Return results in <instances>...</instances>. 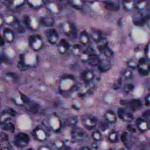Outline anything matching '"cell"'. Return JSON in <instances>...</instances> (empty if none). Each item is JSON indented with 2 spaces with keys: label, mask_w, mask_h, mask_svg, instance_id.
Returning <instances> with one entry per match:
<instances>
[{
  "label": "cell",
  "mask_w": 150,
  "mask_h": 150,
  "mask_svg": "<svg viewBox=\"0 0 150 150\" xmlns=\"http://www.w3.org/2000/svg\"><path fill=\"white\" fill-rule=\"evenodd\" d=\"M108 139L111 143H116L119 141L120 135L118 132L115 131H111L108 135Z\"/></svg>",
  "instance_id": "4dcf8cb0"
},
{
  "label": "cell",
  "mask_w": 150,
  "mask_h": 150,
  "mask_svg": "<svg viewBox=\"0 0 150 150\" xmlns=\"http://www.w3.org/2000/svg\"><path fill=\"white\" fill-rule=\"evenodd\" d=\"M81 120L83 125L88 130L94 129L98 122V120L96 117L88 114L83 115L81 117Z\"/></svg>",
  "instance_id": "5b68a950"
},
{
  "label": "cell",
  "mask_w": 150,
  "mask_h": 150,
  "mask_svg": "<svg viewBox=\"0 0 150 150\" xmlns=\"http://www.w3.org/2000/svg\"><path fill=\"white\" fill-rule=\"evenodd\" d=\"M67 124L69 126H74L78 122V118L76 116H71L67 119Z\"/></svg>",
  "instance_id": "60d3db41"
},
{
  "label": "cell",
  "mask_w": 150,
  "mask_h": 150,
  "mask_svg": "<svg viewBox=\"0 0 150 150\" xmlns=\"http://www.w3.org/2000/svg\"><path fill=\"white\" fill-rule=\"evenodd\" d=\"M80 150H91V149L87 146H84V147H82Z\"/></svg>",
  "instance_id": "91938a15"
},
{
  "label": "cell",
  "mask_w": 150,
  "mask_h": 150,
  "mask_svg": "<svg viewBox=\"0 0 150 150\" xmlns=\"http://www.w3.org/2000/svg\"><path fill=\"white\" fill-rule=\"evenodd\" d=\"M29 141L30 138L28 134L25 132H19L14 137L13 144L17 147L23 148L26 146Z\"/></svg>",
  "instance_id": "52a82bcc"
},
{
  "label": "cell",
  "mask_w": 150,
  "mask_h": 150,
  "mask_svg": "<svg viewBox=\"0 0 150 150\" xmlns=\"http://www.w3.org/2000/svg\"><path fill=\"white\" fill-rule=\"evenodd\" d=\"M112 64L111 62L108 59H104L101 60L99 65L98 66V69L102 73H105L110 70L111 68Z\"/></svg>",
  "instance_id": "44dd1931"
},
{
  "label": "cell",
  "mask_w": 150,
  "mask_h": 150,
  "mask_svg": "<svg viewBox=\"0 0 150 150\" xmlns=\"http://www.w3.org/2000/svg\"><path fill=\"white\" fill-rule=\"evenodd\" d=\"M71 137L76 141H83L88 138L87 133L80 128H74L71 131Z\"/></svg>",
  "instance_id": "9a60e30c"
},
{
  "label": "cell",
  "mask_w": 150,
  "mask_h": 150,
  "mask_svg": "<svg viewBox=\"0 0 150 150\" xmlns=\"http://www.w3.org/2000/svg\"><path fill=\"white\" fill-rule=\"evenodd\" d=\"M91 137L93 139L96 141H100L102 139L103 136L101 133L98 131V130H96L94 131L91 135Z\"/></svg>",
  "instance_id": "b9f144b4"
},
{
  "label": "cell",
  "mask_w": 150,
  "mask_h": 150,
  "mask_svg": "<svg viewBox=\"0 0 150 150\" xmlns=\"http://www.w3.org/2000/svg\"><path fill=\"white\" fill-rule=\"evenodd\" d=\"M147 23H148V26L149 28L150 29V18H149V19L148 20V21L147 22Z\"/></svg>",
  "instance_id": "94428289"
},
{
  "label": "cell",
  "mask_w": 150,
  "mask_h": 150,
  "mask_svg": "<svg viewBox=\"0 0 150 150\" xmlns=\"http://www.w3.org/2000/svg\"><path fill=\"white\" fill-rule=\"evenodd\" d=\"M105 120L110 124H114L117 122V114L112 110H107L104 115Z\"/></svg>",
  "instance_id": "603a6c76"
},
{
  "label": "cell",
  "mask_w": 150,
  "mask_h": 150,
  "mask_svg": "<svg viewBox=\"0 0 150 150\" xmlns=\"http://www.w3.org/2000/svg\"><path fill=\"white\" fill-rule=\"evenodd\" d=\"M45 35L47 38V40L49 43L52 45H55L59 42V36L56 29L53 28L49 29L45 32Z\"/></svg>",
  "instance_id": "8fae6325"
},
{
  "label": "cell",
  "mask_w": 150,
  "mask_h": 150,
  "mask_svg": "<svg viewBox=\"0 0 150 150\" xmlns=\"http://www.w3.org/2000/svg\"><path fill=\"white\" fill-rule=\"evenodd\" d=\"M142 117L147 121H150V110H147L145 111L142 114Z\"/></svg>",
  "instance_id": "c3c4849f"
},
{
  "label": "cell",
  "mask_w": 150,
  "mask_h": 150,
  "mask_svg": "<svg viewBox=\"0 0 150 150\" xmlns=\"http://www.w3.org/2000/svg\"><path fill=\"white\" fill-rule=\"evenodd\" d=\"M26 2L25 1H9L8 4L6 5L9 8L12 9H18L21 8Z\"/></svg>",
  "instance_id": "f546056e"
},
{
  "label": "cell",
  "mask_w": 150,
  "mask_h": 150,
  "mask_svg": "<svg viewBox=\"0 0 150 150\" xmlns=\"http://www.w3.org/2000/svg\"><path fill=\"white\" fill-rule=\"evenodd\" d=\"M40 24L46 28H52L55 23L54 18L51 16H42L39 19Z\"/></svg>",
  "instance_id": "ac0fdd59"
},
{
  "label": "cell",
  "mask_w": 150,
  "mask_h": 150,
  "mask_svg": "<svg viewBox=\"0 0 150 150\" xmlns=\"http://www.w3.org/2000/svg\"><path fill=\"white\" fill-rule=\"evenodd\" d=\"M78 87V82L71 74H64L62 76L59 83V91L65 97H69Z\"/></svg>",
  "instance_id": "6da1fadb"
},
{
  "label": "cell",
  "mask_w": 150,
  "mask_h": 150,
  "mask_svg": "<svg viewBox=\"0 0 150 150\" xmlns=\"http://www.w3.org/2000/svg\"><path fill=\"white\" fill-rule=\"evenodd\" d=\"M33 135L36 139L42 141L46 139V132L40 127L36 128L33 131Z\"/></svg>",
  "instance_id": "d4e9b609"
},
{
  "label": "cell",
  "mask_w": 150,
  "mask_h": 150,
  "mask_svg": "<svg viewBox=\"0 0 150 150\" xmlns=\"http://www.w3.org/2000/svg\"><path fill=\"white\" fill-rule=\"evenodd\" d=\"M136 127L141 132H145L149 129V124L148 121L143 118H138L135 122Z\"/></svg>",
  "instance_id": "2e32d148"
},
{
  "label": "cell",
  "mask_w": 150,
  "mask_h": 150,
  "mask_svg": "<svg viewBox=\"0 0 150 150\" xmlns=\"http://www.w3.org/2000/svg\"><path fill=\"white\" fill-rule=\"evenodd\" d=\"M69 2L73 7L77 9H80L82 8L85 2L83 1H70Z\"/></svg>",
  "instance_id": "f35d334b"
},
{
  "label": "cell",
  "mask_w": 150,
  "mask_h": 150,
  "mask_svg": "<svg viewBox=\"0 0 150 150\" xmlns=\"http://www.w3.org/2000/svg\"><path fill=\"white\" fill-rule=\"evenodd\" d=\"M123 77L129 80L133 77V73L131 69H125L123 72Z\"/></svg>",
  "instance_id": "ee69618b"
},
{
  "label": "cell",
  "mask_w": 150,
  "mask_h": 150,
  "mask_svg": "<svg viewBox=\"0 0 150 150\" xmlns=\"http://www.w3.org/2000/svg\"><path fill=\"white\" fill-rule=\"evenodd\" d=\"M90 35L86 30L81 32L80 35V42L83 45H87L90 42Z\"/></svg>",
  "instance_id": "f1b7e54d"
},
{
  "label": "cell",
  "mask_w": 150,
  "mask_h": 150,
  "mask_svg": "<svg viewBox=\"0 0 150 150\" xmlns=\"http://www.w3.org/2000/svg\"><path fill=\"white\" fill-rule=\"evenodd\" d=\"M29 45L35 52L40 50L44 45V42L42 36L38 34L30 36L29 38Z\"/></svg>",
  "instance_id": "277c9868"
},
{
  "label": "cell",
  "mask_w": 150,
  "mask_h": 150,
  "mask_svg": "<svg viewBox=\"0 0 150 150\" xmlns=\"http://www.w3.org/2000/svg\"><path fill=\"white\" fill-rule=\"evenodd\" d=\"M144 52L145 55L146 56V59L150 62V42L145 46Z\"/></svg>",
  "instance_id": "bcb514c9"
},
{
  "label": "cell",
  "mask_w": 150,
  "mask_h": 150,
  "mask_svg": "<svg viewBox=\"0 0 150 150\" xmlns=\"http://www.w3.org/2000/svg\"><path fill=\"white\" fill-rule=\"evenodd\" d=\"M17 67L18 68L21 70V71H26L28 70V66L25 64V63L24 62V61L23 60V59L20 57V60L17 63Z\"/></svg>",
  "instance_id": "ab89813d"
},
{
  "label": "cell",
  "mask_w": 150,
  "mask_h": 150,
  "mask_svg": "<svg viewBox=\"0 0 150 150\" xmlns=\"http://www.w3.org/2000/svg\"><path fill=\"white\" fill-rule=\"evenodd\" d=\"M48 122L51 129L54 131H59L62 127V122L60 119L59 117H58L55 113L52 114L49 116Z\"/></svg>",
  "instance_id": "9c48e42d"
},
{
  "label": "cell",
  "mask_w": 150,
  "mask_h": 150,
  "mask_svg": "<svg viewBox=\"0 0 150 150\" xmlns=\"http://www.w3.org/2000/svg\"><path fill=\"white\" fill-rule=\"evenodd\" d=\"M2 36L5 41L9 43L13 42L15 38L13 31L9 28H5L4 29Z\"/></svg>",
  "instance_id": "ffe728a7"
},
{
  "label": "cell",
  "mask_w": 150,
  "mask_h": 150,
  "mask_svg": "<svg viewBox=\"0 0 150 150\" xmlns=\"http://www.w3.org/2000/svg\"><path fill=\"white\" fill-rule=\"evenodd\" d=\"M122 84V78H118L113 84L112 88L114 90H117L120 89L121 87Z\"/></svg>",
  "instance_id": "7bdbcfd3"
},
{
  "label": "cell",
  "mask_w": 150,
  "mask_h": 150,
  "mask_svg": "<svg viewBox=\"0 0 150 150\" xmlns=\"http://www.w3.org/2000/svg\"><path fill=\"white\" fill-rule=\"evenodd\" d=\"M2 129L5 131H9V132H13L15 131V125H13V123H12L11 122L8 121L2 124Z\"/></svg>",
  "instance_id": "836d02e7"
},
{
  "label": "cell",
  "mask_w": 150,
  "mask_h": 150,
  "mask_svg": "<svg viewBox=\"0 0 150 150\" xmlns=\"http://www.w3.org/2000/svg\"><path fill=\"white\" fill-rule=\"evenodd\" d=\"M134 88V86L132 84H126L123 87V91L126 93L128 94L132 91Z\"/></svg>",
  "instance_id": "f6af8a7d"
},
{
  "label": "cell",
  "mask_w": 150,
  "mask_h": 150,
  "mask_svg": "<svg viewBox=\"0 0 150 150\" xmlns=\"http://www.w3.org/2000/svg\"><path fill=\"white\" fill-rule=\"evenodd\" d=\"M69 48L70 44L66 39H62L59 40L57 46V49L60 54H64L66 53Z\"/></svg>",
  "instance_id": "e0dca14e"
},
{
  "label": "cell",
  "mask_w": 150,
  "mask_h": 150,
  "mask_svg": "<svg viewBox=\"0 0 150 150\" xmlns=\"http://www.w3.org/2000/svg\"><path fill=\"white\" fill-rule=\"evenodd\" d=\"M95 74L92 70H86L81 73V78L86 84H88L94 79Z\"/></svg>",
  "instance_id": "d6986e66"
},
{
  "label": "cell",
  "mask_w": 150,
  "mask_h": 150,
  "mask_svg": "<svg viewBox=\"0 0 150 150\" xmlns=\"http://www.w3.org/2000/svg\"><path fill=\"white\" fill-rule=\"evenodd\" d=\"M11 117V116L10 115H9L5 110H4L0 114V124H3L9 121Z\"/></svg>",
  "instance_id": "e575fe53"
},
{
  "label": "cell",
  "mask_w": 150,
  "mask_h": 150,
  "mask_svg": "<svg viewBox=\"0 0 150 150\" xmlns=\"http://www.w3.org/2000/svg\"><path fill=\"white\" fill-rule=\"evenodd\" d=\"M121 141L123 142L124 145L127 148H130L132 146L131 143V139H130L129 136L128 135V133L123 132L121 136Z\"/></svg>",
  "instance_id": "1f68e13d"
},
{
  "label": "cell",
  "mask_w": 150,
  "mask_h": 150,
  "mask_svg": "<svg viewBox=\"0 0 150 150\" xmlns=\"http://www.w3.org/2000/svg\"><path fill=\"white\" fill-rule=\"evenodd\" d=\"M150 16L148 15H144L141 12L135 13L132 16V22L136 26H142L148 21Z\"/></svg>",
  "instance_id": "30bf717a"
},
{
  "label": "cell",
  "mask_w": 150,
  "mask_h": 150,
  "mask_svg": "<svg viewBox=\"0 0 150 150\" xmlns=\"http://www.w3.org/2000/svg\"><path fill=\"white\" fill-rule=\"evenodd\" d=\"M100 127L102 131H105L108 127V123L106 121H101L100 124Z\"/></svg>",
  "instance_id": "681fc988"
},
{
  "label": "cell",
  "mask_w": 150,
  "mask_h": 150,
  "mask_svg": "<svg viewBox=\"0 0 150 150\" xmlns=\"http://www.w3.org/2000/svg\"><path fill=\"white\" fill-rule=\"evenodd\" d=\"M47 8L52 13L58 14L61 11V6L56 2H49L47 5Z\"/></svg>",
  "instance_id": "cb8c5ba5"
},
{
  "label": "cell",
  "mask_w": 150,
  "mask_h": 150,
  "mask_svg": "<svg viewBox=\"0 0 150 150\" xmlns=\"http://www.w3.org/2000/svg\"><path fill=\"white\" fill-rule=\"evenodd\" d=\"M137 69L140 75L143 76L148 75L150 73V62L145 57L139 59L137 62Z\"/></svg>",
  "instance_id": "8992f818"
},
{
  "label": "cell",
  "mask_w": 150,
  "mask_h": 150,
  "mask_svg": "<svg viewBox=\"0 0 150 150\" xmlns=\"http://www.w3.org/2000/svg\"><path fill=\"white\" fill-rule=\"evenodd\" d=\"M5 41L3 36H2L0 35V47L3 46L5 45Z\"/></svg>",
  "instance_id": "9f6ffc18"
},
{
  "label": "cell",
  "mask_w": 150,
  "mask_h": 150,
  "mask_svg": "<svg viewBox=\"0 0 150 150\" xmlns=\"http://www.w3.org/2000/svg\"><path fill=\"white\" fill-rule=\"evenodd\" d=\"M135 2L134 1H122V6L125 10L130 11L135 8Z\"/></svg>",
  "instance_id": "d6a6232c"
},
{
  "label": "cell",
  "mask_w": 150,
  "mask_h": 150,
  "mask_svg": "<svg viewBox=\"0 0 150 150\" xmlns=\"http://www.w3.org/2000/svg\"><path fill=\"white\" fill-rule=\"evenodd\" d=\"M20 96H21V99L22 100V101L23 103H26V104H28L29 103L30 101L29 100V99L26 96H25L23 93H21L20 94Z\"/></svg>",
  "instance_id": "816d5d0a"
},
{
  "label": "cell",
  "mask_w": 150,
  "mask_h": 150,
  "mask_svg": "<svg viewBox=\"0 0 150 150\" xmlns=\"http://www.w3.org/2000/svg\"><path fill=\"white\" fill-rule=\"evenodd\" d=\"M8 135L5 132H0V139L2 141H7L8 140Z\"/></svg>",
  "instance_id": "f5cc1de1"
},
{
  "label": "cell",
  "mask_w": 150,
  "mask_h": 150,
  "mask_svg": "<svg viewBox=\"0 0 150 150\" xmlns=\"http://www.w3.org/2000/svg\"><path fill=\"white\" fill-rule=\"evenodd\" d=\"M101 59L99 57V56L97 54H94L92 55H90L87 60V62L92 66H97L99 65L100 61Z\"/></svg>",
  "instance_id": "4316f807"
},
{
  "label": "cell",
  "mask_w": 150,
  "mask_h": 150,
  "mask_svg": "<svg viewBox=\"0 0 150 150\" xmlns=\"http://www.w3.org/2000/svg\"><path fill=\"white\" fill-rule=\"evenodd\" d=\"M6 76L8 78H9L10 79H12V80H17V74L13 73H12V72H9V73H7L6 74Z\"/></svg>",
  "instance_id": "f907efd6"
},
{
  "label": "cell",
  "mask_w": 150,
  "mask_h": 150,
  "mask_svg": "<svg viewBox=\"0 0 150 150\" xmlns=\"http://www.w3.org/2000/svg\"><path fill=\"white\" fill-rule=\"evenodd\" d=\"M149 6L148 1H138L135 2V8L138 10H144Z\"/></svg>",
  "instance_id": "8d00e7d4"
},
{
  "label": "cell",
  "mask_w": 150,
  "mask_h": 150,
  "mask_svg": "<svg viewBox=\"0 0 150 150\" xmlns=\"http://www.w3.org/2000/svg\"><path fill=\"white\" fill-rule=\"evenodd\" d=\"M7 112H8V114H9V115H10L11 117H15V115H16V112H15V111L13 110V109H12V108H6V110H5Z\"/></svg>",
  "instance_id": "db71d44e"
},
{
  "label": "cell",
  "mask_w": 150,
  "mask_h": 150,
  "mask_svg": "<svg viewBox=\"0 0 150 150\" xmlns=\"http://www.w3.org/2000/svg\"><path fill=\"white\" fill-rule=\"evenodd\" d=\"M26 150H33V149H27Z\"/></svg>",
  "instance_id": "be15d7a7"
},
{
  "label": "cell",
  "mask_w": 150,
  "mask_h": 150,
  "mask_svg": "<svg viewBox=\"0 0 150 150\" xmlns=\"http://www.w3.org/2000/svg\"><path fill=\"white\" fill-rule=\"evenodd\" d=\"M90 36L92 39L97 43H100L104 39L99 30L93 28L90 29Z\"/></svg>",
  "instance_id": "7402d4cb"
},
{
  "label": "cell",
  "mask_w": 150,
  "mask_h": 150,
  "mask_svg": "<svg viewBox=\"0 0 150 150\" xmlns=\"http://www.w3.org/2000/svg\"><path fill=\"white\" fill-rule=\"evenodd\" d=\"M128 129L130 132H135V129L133 127L132 125H128Z\"/></svg>",
  "instance_id": "680465c9"
},
{
  "label": "cell",
  "mask_w": 150,
  "mask_h": 150,
  "mask_svg": "<svg viewBox=\"0 0 150 150\" xmlns=\"http://www.w3.org/2000/svg\"><path fill=\"white\" fill-rule=\"evenodd\" d=\"M23 22L26 26L32 31L37 30L40 25L39 20H38L36 17L32 15H25Z\"/></svg>",
  "instance_id": "ba28073f"
},
{
  "label": "cell",
  "mask_w": 150,
  "mask_h": 150,
  "mask_svg": "<svg viewBox=\"0 0 150 150\" xmlns=\"http://www.w3.org/2000/svg\"><path fill=\"white\" fill-rule=\"evenodd\" d=\"M61 30L70 39L74 40L77 36V29L74 23L65 22L61 25Z\"/></svg>",
  "instance_id": "7a4b0ae2"
},
{
  "label": "cell",
  "mask_w": 150,
  "mask_h": 150,
  "mask_svg": "<svg viewBox=\"0 0 150 150\" xmlns=\"http://www.w3.org/2000/svg\"><path fill=\"white\" fill-rule=\"evenodd\" d=\"M4 23H5L4 18L1 15H0V28L3 26Z\"/></svg>",
  "instance_id": "6f0895ef"
},
{
  "label": "cell",
  "mask_w": 150,
  "mask_h": 150,
  "mask_svg": "<svg viewBox=\"0 0 150 150\" xmlns=\"http://www.w3.org/2000/svg\"><path fill=\"white\" fill-rule=\"evenodd\" d=\"M121 104L127 105L131 110L133 111H136L139 110L142 107V102L139 99H131L129 100H122Z\"/></svg>",
  "instance_id": "4fadbf2b"
},
{
  "label": "cell",
  "mask_w": 150,
  "mask_h": 150,
  "mask_svg": "<svg viewBox=\"0 0 150 150\" xmlns=\"http://www.w3.org/2000/svg\"><path fill=\"white\" fill-rule=\"evenodd\" d=\"M118 117L125 122H131L134 118V115L132 113L127 111L123 108H119L117 110Z\"/></svg>",
  "instance_id": "5bb4252c"
},
{
  "label": "cell",
  "mask_w": 150,
  "mask_h": 150,
  "mask_svg": "<svg viewBox=\"0 0 150 150\" xmlns=\"http://www.w3.org/2000/svg\"><path fill=\"white\" fill-rule=\"evenodd\" d=\"M128 67L130 69H135L137 66V62H136L134 60H129L127 63Z\"/></svg>",
  "instance_id": "7dc6e473"
},
{
  "label": "cell",
  "mask_w": 150,
  "mask_h": 150,
  "mask_svg": "<svg viewBox=\"0 0 150 150\" xmlns=\"http://www.w3.org/2000/svg\"><path fill=\"white\" fill-rule=\"evenodd\" d=\"M2 62H4L3 59H2V57H1V56H0V63H2Z\"/></svg>",
  "instance_id": "6125c7cd"
},
{
  "label": "cell",
  "mask_w": 150,
  "mask_h": 150,
  "mask_svg": "<svg viewBox=\"0 0 150 150\" xmlns=\"http://www.w3.org/2000/svg\"><path fill=\"white\" fill-rule=\"evenodd\" d=\"M26 3L28 6L32 9H38L42 7L45 4V1H27Z\"/></svg>",
  "instance_id": "83f0119b"
},
{
  "label": "cell",
  "mask_w": 150,
  "mask_h": 150,
  "mask_svg": "<svg viewBox=\"0 0 150 150\" xmlns=\"http://www.w3.org/2000/svg\"><path fill=\"white\" fill-rule=\"evenodd\" d=\"M104 7L110 11H116L119 9L120 5L117 3V2L115 1H104L103 2Z\"/></svg>",
  "instance_id": "484cf974"
},
{
  "label": "cell",
  "mask_w": 150,
  "mask_h": 150,
  "mask_svg": "<svg viewBox=\"0 0 150 150\" xmlns=\"http://www.w3.org/2000/svg\"><path fill=\"white\" fill-rule=\"evenodd\" d=\"M81 46L79 45H74L72 47V53L74 56H80L81 53H83Z\"/></svg>",
  "instance_id": "74e56055"
},
{
  "label": "cell",
  "mask_w": 150,
  "mask_h": 150,
  "mask_svg": "<svg viewBox=\"0 0 150 150\" xmlns=\"http://www.w3.org/2000/svg\"><path fill=\"white\" fill-rule=\"evenodd\" d=\"M97 48L98 50L105 57H110L113 54V51L108 46V43L105 39L98 43Z\"/></svg>",
  "instance_id": "7c38bea8"
},
{
  "label": "cell",
  "mask_w": 150,
  "mask_h": 150,
  "mask_svg": "<svg viewBox=\"0 0 150 150\" xmlns=\"http://www.w3.org/2000/svg\"><path fill=\"white\" fill-rule=\"evenodd\" d=\"M28 104L29 110L30 112H32V113H34V114H36V113L38 112L39 110V107H40V106L38 104L35 103L30 102Z\"/></svg>",
  "instance_id": "d590c367"
},
{
  "label": "cell",
  "mask_w": 150,
  "mask_h": 150,
  "mask_svg": "<svg viewBox=\"0 0 150 150\" xmlns=\"http://www.w3.org/2000/svg\"><path fill=\"white\" fill-rule=\"evenodd\" d=\"M145 104L147 106L150 105V93L148 94L145 97Z\"/></svg>",
  "instance_id": "11a10c76"
},
{
  "label": "cell",
  "mask_w": 150,
  "mask_h": 150,
  "mask_svg": "<svg viewBox=\"0 0 150 150\" xmlns=\"http://www.w3.org/2000/svg\"><path fill=\"white\" fill-rule=\"evenodd\" d=\"M4 18L5 23L9 25L16 30L18 33H24L25 31L23 26L21 24L19 20L13 15H8Z\"/></svg>",
  "instance_id": "3957f363"
}]
</instances>
